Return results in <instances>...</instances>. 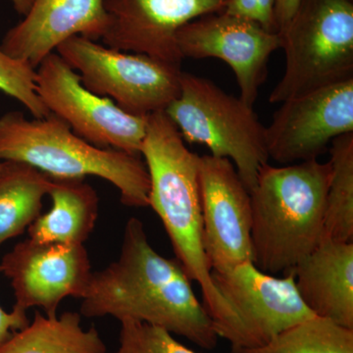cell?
I'll list each match as a JSON object with an SVG mask.
<instances>
[{
    "instance_id": "obj_1",
    "label": "cell",
    "mask_w": 353,
    "mask_h": 353,
    "mask_svg": "<svg viewBox=\"0 0 353 353\" xmlns=\"http://www.w3.org/2000/svg\"><path fill=\"white\" fill-rule=\"evenodd\" d=\"M80 314L146 323L204 350H213L219 339L182 265L159 254L134 217L127 221L118 259L92 272Z\"/></svg>"
},
{
    "instance_id": "obj_2",
    "label": "cell",
    "mask_w": 353,
    "mask_h": 353,
    "mask_svg": "<svg viewBox=\"0 0 353 353\" xmlns=\"http://www.w3.org/2000/svg\"><path fill=\"white\" fill-rule=\"evenodd\" d=\"M331 164L316 160L260 169L250 190L253 263L288 273L324 240Z\"/></svg>"
},
{
    "instance_id": "obj_3",
    "label": "cell",
    "mask_w": 353,
    "mask_h": 353,
    "mask_svg": "<svg viewBox=\"0 0 353 353\" xmlns=\"http://www.w3.org/2000/svg\"><path fill=\"white\" fill-rule=\"evenodd\" d=\"M141 157L150 175V205L163 224L176 259L201 287L211 321L219 315L222 299L213 285L202 240L199 155L190 152L165 111L146 118Z\"/></svg>"
},
{
    "instance_id": "obj_4",
    "label": "cell",
    "mask_w": 353,
    "mask_h": 353,
    "mask_svg": "<svg viewBox=\"0 0 353 353\" xmlns=\"http://www.w3.org/2000/svg\"><path fill=\"white\" fill-rule=\"evenodd\" d=\"M0 161L22 162L51 179L99 176L118 190L124 205H150V175L141 157L97 148L52 113L34 119L20 111L0 116Z\"/></svg>"
},
{
    "instance_id": "obj_5",
    "label": "cell",
    "mask_w": 353,
    "mask_h": 353,
    "mask_svg": "<svg viewBox=\"0 0 353 353\" xmlns=\"http://www.w3.org/2000/svg\"><path fill=\"white\" fill-rule=\"evenodd\" d=\"M165 113L183 141L208 146L212 157L229 159L252 190L269 161L265 127L253 106L209 79L182 72L180 94Z\"/></svg>"
},
{
    "instance_id": "obj_6",
    "label": "cell",
    "mask_w": 353,
    "mask_h": 353,
    "mask_svg": "<svg viewBox=\"0 0 353 353\" xmlns=\"http://www.w3.org/2000/svg\"><path fill=\"white\" fill-rule=\"evenodd\" d=\"M279 36L285 70L270 103L353 79L352 0H301Z\"/></svg>"
},
{
    "instance_id": "obj_7",
    "label": "cell",
    "mask_w": 353,
    "mask_h": 353,
    "mask_svg": "<svg viewBox=\"0 0 353 353\" xmlns=\"http://www.w3.org/2000/svg\"><path fill=\"white\" fill-rule=\"evenodd\" d=\"M211 277L222 299L213 328L231 347H262L284 330L314 316L297 292L292 271L280 278L246 261L229 270L211 271Z\"/></svg>"
},
{
    "instance_id": "obj_8",
    "label": "cell",
    "mask_w": 353,
    "mask_h": 353,
    "mask_svg": "<svg viewBox=\"0 0 353 353\" xmlns=\"http://www.w3.org/2000/svg\"><path fill=\"white\" fill-rule=\"evenodd\" d=\"M57 54L80 76L85 88L139 117L165 111L180 94L179 67L141 53L109 48L85 37L60 44Z\"/></svg>"
},
{
    "instance_id": "obj_9",
    "label": "cell",
    "mask_w": 353,
    "mask_h": 353,
    "mask_svg": "<svg viewBox=\"0 0 353 353\" xmlns=\"http://www.w3.org/2000/svg\"><path fill=\"white\" fill-rule=\"evenodd\" d=\"M36 87L50 113L88 143L141 157L148 117L125 112L111 99L88 90L57 52L37 67Z\"/></svg>"
},
{
    "instance_id": "obj_10",
    "label": "cell",
    "mask_w": 353,
    "mask_h": 353,
    "mask_svg": "<svg viewBox=\"0 0 353 353\" xmlns=\"http://www.w3.org/2000/svg\"><path fill=\"white\" fill-rule=\"evenodd\" d=\"M353 132V79L290 97L281 103L265 141L281 165L318 159L334 139Z\"/></svg>"
},
{
    "instance_id": "obj_11",
    "label": "cell",
    "mask_w": 353,
    "mask_h": 353,
    "mask_svg": "<svg viewBox=\"0 0 353 353\" xmlns=\"http://www.w3.org/2000/svg\"><path fill=\"white\" fill-rule=\"evenodd\" d=\"M202 240L211 271L253 262L250 192L227 158L199 157Z\"/></svg>"
},
{
    "instance_id": "obj_12",
    "label": "cell",
    "mask_w": 353,
    "mask_h": 353,
    "mask_svg": "<svg viewBox=\"0 0 353 353\" xmlns=\"http://www.w3.org/2000/svg\"><path fill=\"white\" fill-rule=\"evenodd\" d=\"M0 271L11 282L16 303L28 311L41 308L57 316L67 297L83 299L92 277V265L83 245L20 241L4 255Z\"/></svg>"
},
{
    "instance_id": "obj_13",
    "label": "cell",
    "mask_w": 353,
    "mask_h": 353,
    "mask_svg": "<svg viewBox=\"0 0 353 353\" xmlns=\"http://www.w3.org/2000/svg\"><path fill=\"white\" fill-rule=\"evenodd\" d=\"M176 46L183 58H217L233 70L240 99L254 106L266 80L269 58L281 48L279 34L225 12L192 21L176 32Z\"/></svg>"
},
{
    "instance_id": "obj_14",
    "label": "cell",
    "mask_w": 353,
    "mask_h": 353,
    "mask_svg": "<svg viewBox=\"0 0 353 353\" xmlns=\"http://www.w3.org/2000/svg\"><path fill=\"white\" fill-rule=\"evenodd\" d=\"M228 0H103V44L181 68L176 32L192 21L224 11Z\"/></svg>"
},
{
    "instance_id": "obj_15",
    "label": "cell",
    "mask_w": 353,
    "mask_h": 353,
    "mask_svg": "<svg viewBox=\"0 0 353 353\" xmlns=\"http://www.w3.org/2000/svg\"><path fill=\"white\" fill-rule=\"evenodd\" d=\"M106 25L103 0H34L24 19L6 32L0 48L37 69L72 37L101 39Z\"/></svg>"
},
{
    "instance_id": "obj_16",
    "label": "cell",
    "mask_w": 353,
    "mask_h": 353,
    "mask_svg": "<svg viewBox=\"0 0 353 353\" xmlns=\"http://www.w3.org/2000/svg\"><path fill=\"white\" fill-rule=\"evenodd\" d=\"M292 271L313 315L353 330V241L323 240Z\"/></svg>"
},
{
    "instance_id": "obj_17",
    "label": "cell",
    "mask_w": 353,
    "mask_h": 353,
    "mask_svg": "<svg viewBox=\"0 0 353 353\" xmlns=\"http://www.w3.org/2000/svg\"><path fill=\"white\" fill-rule=\"evenodd\" d=\"M50 210L28 228L29 239L39 243L83 245L99 218L97 190L85 179H51Z\"/></svg>"
},
{
    "instance_id": "obj_18",
    "label": "cell",
    "mask_w": 353,
    "mask_h": 353,
    "mask_svg": "<svg viewBox=\"0 0 353 353\" xmlns=\"http://www.w3.org/2000/svg\"><path fill=\"white\" fill-rule=\"evenodd\" d=\"M0 353H108V347L97 328H83L80 313L37 312L27 326L0 343Z\"/></svg>"
},
{
    "instance_id": "obj_19",
    "label": "cell",
    "mask_w": 353,
    "mask_h": 353,
    "mask_svg": "<svg viewBox=\"0 0 353 353\" xmlns=\"http://www.w3.org/2000/svg\"><path fill=\"white\" fill-rule=\"evenodd\" d=\"M50 185V176L30 165L0 162V245L38 219Z\"/></svg>"
},
{
    "instance_id": "obj_20",
    "label": "cell",
    "mask_w": 353,
    "mask_h": 353,
    "mask_svg": "<svg viewBox=\"0 0 353 353\" xmlns=\"http://www.w3.org/2000/svg\"><path fill=\"white\" fill-rule=\"evenodd\" d=\"M330 178L324 214V240L352 243L353 132L330 145Z\"/></svg>"
},
{
    "instance_id": "obj_21",
    "label": "cell",
    "mask_w": 353,
    "mask_h": 353,
    "mask_svg": "<svg viewBox=\"0 0 353 353\" xmlns=\"http://www.w3.org/2000/svg\"><path fill=\"white\" fill-rule=\"evenodd\" d=\"M231 353H353V330L324 318H308L255 348L231 347Z\"/></svg>"
},
{
    "instance_id": "obj_22",
    "label": "cell",
    "mask_w": 353,
    "mask_h": 353,
    "mask_svg": "<svg viewBox=\"0 0 353 353\" xmlns=\"http://www.w3.org/2000/svg\"><path fill=\"white\" fill-rule=\"evenodd\" d=\"M0 92L19 101L34 118H43L50 114L37 92L36 69L27 62L8 57L1 48Z\"/></svg>"
},
{
    "instance_id": "obj_23",
    "label": "cell",
    "mask_w": 353,
    "mask_h": 353,
    "mask_svg": "<svg viewBox=\"0 0 353 353\" xmlns=\"http://www.w3.org/2000/svg\"><path fill=\"white\" fill-rule=\"evenodd\" d=\"M117 353H199L190 350L159 327L146 323L121 322Z\"/></svg>"
},
{
    "instance_id": "obj_24",
    "label": "cell",
    "mask_w": 353,
    "mask_h": 353,
    "mask_svg": "<svg viewBox=\"0 0 353 353\" xmlns=\"http://www.w3.org/2000/svg\"><path fill=\"white\" fill-rule=\"evenodd\" d=\"M275 6L276 0H228L223 12L250 21L265 31L278 34Z\"/></svg>"
},
{
    "instance_id": "obj_25",
    "label": "cell",
    "mask_w": 353,
    "mask_h": 353,
    "mask_svg": "<svg viewBox=\"0 0 353 353\" xmlns=\"http://www.w3.org/2000/svg\"><path fill=\"white\" fill-rule=\"evenodd\" d=\"M29 323L27 311L13 307L11 312H7L0 305V343L6 341L14 332L24 328Z\"/></svg>"
},
{
    "instance_id": "obj_26",
    "label": "cell",
    "mask_w": 353,
    "mask_h": 353,
    "mask_svg": "<svg viewBox=\"0 0 353 353\" xmlns=\"http://www.w3.org/2000/svg\"><path fill=\"white\" fill-rule=\"evenodd\" d=\"M301 0H276L275 15L278 34L289 22Z\"/></svg>"
},
{
    "instance_id": "obj_27",
    "label": "cell",
    "mask_w": 353,
    "mask_h": 353,
    "mask_svg": "<svg viewBox=\"0 0 353 353\" xmlns=\"http://www.w3.org/2000/svg\"><path fill=\"white\" fill-rule=\"evenodd\" d=\"M10 1L16 12L19 13L20 15L25 16L31 9L34 0H10Z\"/></svg>"
},
{
    "instance_id": "obj_28",
    "label": "cell",
    "mask_w": 353,
    "mask_h": 353,
    "mask_svg": "<svg viewBox=\"0 0 353 353\" xmlns=\"http://www.w3.org/2000/svg\"><path fill=\"white\" fill-rule=\"evenodd\" d=\"M0 162H1V161H0Z\"/></svg>"
}]
</instances>
